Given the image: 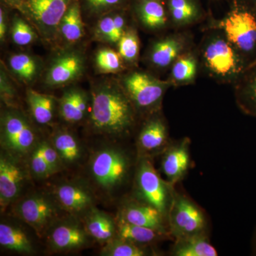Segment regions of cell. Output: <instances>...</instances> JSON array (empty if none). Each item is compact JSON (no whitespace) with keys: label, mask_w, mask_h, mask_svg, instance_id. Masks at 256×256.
<instances>
[{"label":"cell","mask_w":256,"mask_h":256,"mask_svg":"<svg viewBox=\"0 0 256 256\" xmlns=\"http://www.w3.org/2000/svg\"><path fill=\"white\" fill-rule=\"evenodd\" d=\"M89 117L96 134L110 138L124 137L136 121V107L124 88L111 82L102 84L92 92Z\"/></svg>","instance_id":"cell-1"},{"label":"cell","mask_w":256,"mask_h":256,"mask_svg":"<svg viewBox=\"0 0 256 256\" xmlns=\"http://www.w3.org/2000/svg\"><path fill=\"white\" fill-rule=\"evenodd\" d=\"M130 168V160L126 152L111 144L101 146L90 154L88 162L89 186L92 191L112 198L127 181Z\"/></svg>","instance_id":"cell-2"},{"label":"cell","mask_w":256,"mask_h":256,"mask_svg":"<svg viewBox=\"0 0 256 256\" xmlns=\"http://www.w3.org/2000/svg\"><path fill=\"white\" fill-rule=\"evenodd\" d=\"M16 202L14 214L30 226L40 238L46 236L66 213L52 192H34Z\"/></svg>","instance_id":"cell-3"},{"label":"cell","mask_w":256,"mask_h":256,"mask_svg":"<svg viewBox=\"0 0 256 256\" xmlns=\"http://www.w3.org/2000/svg\"><path fill=\"white\" fill-rule=\"evenodd\" d=\"M204 63L212 75L224 80H239L249 63L226 36L210 38L202 50Z\"/></svg>","instance_id":"cell-4"},{"label":"cell","mask_w":256,"mask_h":256,"mask_svg":"<svg viewBox=\"0 0 256 256\" xmlns=\"http://www.w3.org/2000/svg\"><path fill=\"white\" fill-rule=\"evenodd\" d=\"M40 140L31 122L20 111L10 108L2 114V150L26 160Z\"/></svg>","instance_id":"cell-5"},{"label":"cell","mask_w":256,"mask_h":256,"mask_svg":"<svg viewBox=\"0 0 256 256\" xmlns=\"http://www.w3.org/2000/svg\"><path fill=\"white\" fill-rule=\"evenodd\" d=\"M224 36L248 62L256 60V12L246 8L232 10L222 22Z\"/></svg>","instance_id":"cell-6"},{"label":"cell","mask_w":256,"mask_h":256,"mask_svg":"<svg viewBox=\"0 0 256 256\" xmlns=\"http://www.w3.org/2000/svg\"><path fill=\"white\" fill-rule=\"evenodd\" d=\"M31 176L26 160L2 150L0 156L2 212L20 200Z\"/></svg>","instance_id":"cell-7"},{"label":"cell","mask_w":256,"mask_h":256,"mask_svg":"<svg viewBox=\"0 0 256 256\" xmlns=\"http://www.w3.org/2000/svg\"><path fill=\"white\" fill-rule=\"evenodd\" d=\"M168 217L170 232L176 240L204 234L206 227L204 215L186 196L176 194L172 198Z\"/></svg>","instance_id":"cell-8"},{"label":"cell","mask_w":256,"mask_h":256,"mask_svg":"<svg viewBox=\"0 0 256 256\" xmlns=\"http://www.w3.org/2000/svg\"><path fill=\"white\" fill-rule=\"evenodd\" d=\"M169 85L142 72L128 74L124 80V92L136 108L143 111L158 110Z\"/></svg>","instance_id":"cell-9"},{"label":"cell","mask_w":256,"mask_h":256,"mask_svg":"<svg viewBox=\"0 0 256 256\" xmlns=\"http://www.w3.org/2000/svg\"><path fill=\"white\" fill-rule=\"evenodd\" d=\"M136 184L142 202L156 207L163 215L166 214L172 201L170 184L162 180L149 158H140Z\"/></svg>","instance_id":"cell-10"},{"label":"cell","mask_w":256,"mask_h":256,"mask_svg":"<svg viewBox=\"0 0 256 256\" xmlns=\"http://www.w3.org/2000/svg\"><path fill=\"white\" fill-rule=\"evenodd\" d=\"M46 236L48 248L58 252L82 250L88 246L92 240L82 220L70 215L55 224Z\"/></svg>","instance_id":"cell-11"},{"label":"cell","mask_w":256,"mask_h":256,"mask_svg":"<svg viewBox=\"0 0 256 256\" xmlns=\"http://www.w3.org/2000/svg\"><path fill=\"white\" fill-rule=\"evenodd\" d=\"M52 193L67 214L80 220L96 207V194L89 185L65 182L58 184Z\"/></svg>","instance_id":"cell-12"},{"label":"cell","mask_w":256,"mask_h":256,"mask_svg":"<svg viewBox=\"0 0 256 256\" xmlns=\"http://www.w3.org/2000/svg\"><path fill=\"white\" fill-rule=\"evenodd\" d=\"M168 128L160 118L148 120L143 126L138 138L139 158H149L166 150L168 144Z\"/></svg>","instance_id":"cell-13"},{"label":"cell","mask_w":256,"mask_h":256,"mask_svg":"<svg viewBox=\"0 0 256 256\" xmlns=\"http://www.w3.org/2000/svg\"><path fill=\"white\" fill-rule=\"evenodd\" d=\"M84 69V58L79 54H64L50 66L46 74V82L50 86L65 85L78 78Z\"/></svg>","instance_id":"cell-14"},{"label":"cell","mask_w":256,"mask_h":256,"mask_svg":"<svg viewBox=\"0 0 256 256\" xmlns=\"http://www.w3.org/2000/svg\"><path fill=\"white\" fill-rule=\"evenodd\" d=\"M119 216L122 217L128 223L166 234L164 216L156 207L146 202H128L122 207Z\"/></svg>","instance_id":"cell-15"},{"label":"cell","mask_w":256,"mask_h":256,"mask_svg":"<svg viewBox=\"0 0 256 256\" xmlns=\"http://www.w3.org/2000/svg\"><path fill=\"white\" fill-rule=\"evenodd\" d=\"M70 0H28V9L36 22L45 30H54L69 8Z\"/></svg>","instance_id":"cell-16"},{"label":"cell","mask_w":256,"mask_h":256,"mask_svg":"<svg viewBox=\"0 0 256 256\" xmlns=\"http://www.w3.org/2000/svg\"><path fill=\"white\" fill-rule=\"evenodd\" d=\"M188 146V140H184L164 150L161 168L170 184L180 181L188 172L190 163Z\"/></svg>","instance_id":"cell-17"},{"label":"cell","mask_w":256,"mask_h":256,"mask_svg":"<svg viewBox=\"0 0 256 256\" xmlns=\"http://www.w3.org/2000/svg\"><path fill=\"white\" fill-rule=\"evenodd\" d=\"M50 141L58 152L64 169L80 164L84 151L82 143L74 133L68 130L58 129L53 133Z\"/></svg>","instance_id":"cell-18"},{"label":"cell","mask_w":256,"mask_h":256,"mask_svg":"<svg viewBox=\"0 0 256 256\" xmlns=\"http://www.w3.org/2000/svg\"><path fill=\"white\" fill-rule=\"evenodd\" d=\"M82 224L92 240L105 245L117 236L116 220L96 207L82 218Z\"/></svg>","instance_id":"cell-19"},{"label":"cell","mask_w":256,"mask_h":256,"mask_svg":"<svg viewBox=\"0 0 256 256\" xmlns=\"http://www.w3.org/2000/svg\"><path fill=\"white\" fill-rule=\"evenodd\" d=\"M88 97L80 89L72 88L64 92L60 101V114L69 124H76L86 117Z\"/></svg>","instance_id":"cell-20"},{"label":"cell","mask_w":256,"mask_h":256,"mask_svg":"<svg viewBox=\"0 0 256 256\" xmlns=\"http://www.w3.org/2000/svg\"><path fill=\"white\" fill-rule=\"evenodd\" d=\"M236 99L244 114L256 118V64L249 66L238 80Z\"/></svg>","instance_id":"cell-21"},{"label":"cell","mask_w":256,"mask_h":256,"mask_svg":"<svg viewBox=\"0 0 256 256\" xmlns=\"http://www.w3.org/2000/svg\"><path fill=\"white\" fill-rule=\"evenodd\" d=\"M0 245L6 250L20 254L34 252L31 239L24 229L16 224L8 222L0 224Z\"/></svg>","instance_id":"cell-22"},{"label":"cell","mask_w":256,"mask_h":256,"mask_svg":"<svg viewBox=\"0 0 256 256\" xmlns=\"http://www.w3.org/2000/svg\"><path fill=\"white\" fill-rule=\"evenodd\" d=\"M116 236L134 242L141 246L158 242L165 235V234L161 233L154 229L128 223L119 216L118 220H116Z\"/></svg>","instance_id":"cell-23"},{"label":"cell","mask_w":256,"mask_h":256,"mask_svg":"<svg viewBox=\"0 0 256 256\" xmlns=\"http://www.w3.org/2000/svg\"><path fill=\"white\" fill-rule=\"evenodd\" d=\"M26 99L32 117L37 124L42 126L50 124L54 116L55 98L30 89L28 92Z\"/></svg>","instance_id":"cell-24"},{"label":"cell","mask_w":256,"mask_h":256,"mask_svg":"<svg viewBox=\"0 0 256 256\" xmlns=\"http://www.w3.org/2000/svg\"><path fill=\"white\" fill-rule=\"evenodd\" d=\"M176 256H216V250L204 234L176 240L173 252Z\"/></svg>","instance_id":"cell-25"},{"label":"cell","mask_w":256,"mask_h":256,"mask_svg":"<svg viewBox=\"0 0 256 256\" xmlns=\"http://www.w3.org/2000/svg\"><path fill=\"white\" fill-rule=\"evenodd\" d=\"M138 12L140 20L148 28L156 30L166 24L168 18L161 0H140Z\"/></svg>","instance_id":"cell-26"},{"label":"cell","mask_w":256,"mask_h":256,"mask_svg":"<svg viewBox=\"0 0 256 256\" xmlns=\"http://www.w3.org/2000/svg\"><path fill=\"white\" fill-rule=\"evenodd\" d=\"M182 46L175 38H166L156 42L151 52L152 62L156 66L165 68L176 60Z\"/></svg>","instance_id":"cell-27"},{"label":"cell","mask_w":256,"mask_h":256,"mask_svg":"<svg viewBox=\"0 0 256 256\" xmlns=\"http://www.w3.org/2000/svg\"><path fill=\"white\" fill-rule=\"evenodd\" d=\"M60 28L62 36L69 42L78 41L84 36V24L78 2L69 6L60 22Z\"/></svg>","instance_id":"cell-28"},{"label":"cell","mask_w":256,"mask_h":256,"mask_svg":"<svg viewBox=\"0 0 256 256\" xmlns=\"http://www.w3.org/2000/svg\"><path fill=\"white\" fill-rule=\"evenodd\" d=\"M104 256H144L148 252L143 246L116 236L108 242L100 252Z\"/></svg>","instance_id":"cell-29"},{"label":"cell","mask_w":256,"mask_h":256,"mask_svg":"<svg viewBox=\"0 0 256 256\" xmlns=\"http://www.w3.org/2000/svg\"><path fill=\"white\" fill-rule=\"evenodd\" d=\"M172 18L178 24H186L196 20L198 11L193 0H169Z\"/></svg>","instance_id":"cell-30"},{"label":"cell","mask_w":256,"mask_h":256,"mask_svg":"<svg viewBox=\"0 0 256 256\" xmlns=\"http://www.w3.org/2000/svg\"><path fill=\"white\" fill-rule=\"evenodd\" d=\"M26 162L33 178L38 180H46L55 174L52 166L43 156L40 142L28 154L26 158Z\"/></svg>","instance_id":"cell-31"},{"label":"cell","mask_w":256,"mask_h":256,"mask_svg":"<svg viewBox=\"0 0 256 256\" xmlns=\"http://www.w3.org/2000/svg\"><path fill=\"white\" fill-rule=\"evenodd\" d=\"M10 68L16 76L25 82H31L37 73V64L32 57L20 54L10 58Z\"/></svg>","instance_id":"cell-32"},{"label":"cell","mask_w":256,"mask_h":256,"mask_svg":"<svg viewBox=\"0 0 256 256\" xmlns=\"http://www.w3.org/2000/svg\"><path fill=\"white\" fill-rule=\"evenodd\" d=\"M197 64L191 55H183L175 60L172 70V76L176 82H192L196 76Z\"/></svg>","instance_id":"cell-33"},{"label":"cell","mask_w":256,"mask_h":256,"mask_svg":"<svg viewBox=\"0 0 256 256\" xmlns=\"http://www.w3.org/2000/svg\"><path fill=\"white\" fill-rule=\"evenodd\" d=\"M139 40L134 30L124 32L118 42L119 54L128 62H134L139 54Z\"/></svg>","instance_id":"cell-34"},{"label":"cell","mask_w":256,"mask_h":256,"mask_svg":"<svg viewBox=\"0 0 256 256\" xmlns=\"http://www.w3.org/2000/svg\"><path fill=\"white\" fill-rule=\"evenodd\" d=\"M120 58V55L114 50L104 48L98 50L96 54V65L104 73H116L122 67Z\"/></svg>","instance_id":"cell-35"},{"label":"cell","mask_w":256,"mask_h":256,"mask_svg":"<svg viewBox=\"0 0 256 256\" xmlns=\"http://www.w3.org/2000/svg\"><path fill=\"white\" fill-rule=\"evenodd\" d=\"M12 37L15 44L20 46H25L33 42L36 34L26 22L16 16L13 20Z\"/></svg>","instance_id":"cell-36"},{"label":"cell","mask_w":256,"mask_h":256,"mask_svg":"<svg viewBox=\"0 0 256 256\" xmlns=\"http://www.w3.org/2000/svg\"><path fill=\"white\" fill-rule=\"evenodd\" d=\"M42 152L43 156L46 159L47 162L52 166V170L54 172L55 174L60 172L64 169L63 163L60 160L58 152L56 150L55 148L52 146L50 140L40 141Z\"/></svg>","instance_id":"cell-37"},{"label":"cell","mask_w":256,"mask_h":256,"mask_svg":"<svg viewBox=\"0 0 256 256\" xmlns=\"http://www.w3.org/2000/svg\"><path fill=\"white\" fill-rule=\"evenodd\" d=\"M114 15H108L101 18L96 28V34L102 40L109 42L114 31Z\"/></svg>","instance_id":"cell-38"},{"label":"cell","mask_w":256,"mask_h":256,"mask_svg":"<svg viewBox=\"0 0 256 256\" xmlns=\"http://www.w3.org/2000/svg\"><path fill=\"white\" fill-rule=\"evenodd\" d=\"M88 8L94 12H101L118 6L124 0H86Z\"/></svg>","instance_id":"cell-39"},{"label":"cell","mask_w":256,"mask_h":256,"mask_svg":"<svg viewBox=\"0 0 256 256\" xmlns=\"http://www.w3.org/2000/svg\"><path fill=\"white\" fill-rule=\"evenodd\" d=\"M114 31L108 42L112 44L118 43L121 37L124 34V26H126L124 16L120 14H114Z\"/></svg>","instance_id":"cell-40"},{"label":"cell","mask_w":256,"mask_h":256,"mask_svg":"<svg viewBox=\"0 0 256 256\" xmlns=\"http://www.w3.org/2000/svg\"><path fill=\"white\" fill-rule=\"evenodd\" d=\"M1 96L2 98L8 102H11L14 100V92L6 80L4 74H1Z\"/></svg>","instance_id":"cell-41"},{"label":"cell","mask_w":256,"mask_h":256,"mask_svg":"<svg viewBox=\"0 0 256 256\" xmlns=\"http://www.w3.org/2000/svg\"><path fill=\"white\" fill-rule=\"evenodd\" d=\"M6 20H5V14L4 10H0V38L2 41L4 40L6 35Z\"/></svg>","instance_id":"cell-42"},{"label":"cell","mask_w":256,"mask_h":256,"mask_svg":"<svg viewBox=\"0 0 256 256\" xmlns=\"http://www.w3.org/2000/svg\"><path fill=\"white\" fill-rule=\"evenodd\" d=\"M5 1L8 2L10 3H14L16 2L20 1V0H5Z\"/></svg>","instance_id":"cell-43"},{"label":"cell","mask_w":256,"mask_h":256,"mask_svg":"<svg viewBox=\"0 0 256 256\" xmlns=\"http://www.w3.org/2000/svg\"><path fill=\"white\" fill-rule=\"evenodd\" d=\"M256 64V60H254V62H252V64H250V65H249V66L252 65V64Z\"/></svg>","instance_id":"cell-44"}]
</instances>
